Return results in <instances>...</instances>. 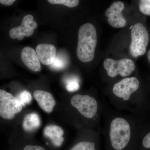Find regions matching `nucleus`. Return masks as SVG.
<instances>
[{"label":"nucleus","instance_id":"22","mask_svg":"<svg viewBox=\"0 0 150 150\" xmlns=\"http://www.w3.org/2000/svg\"><path fill=\"white\" fill-rule=\"evenodd\" d=\"M142 144L146 149H150V131L144 137L142 141Z\"/></svg>","mask_w":150,"mask_h":150},{"label":"nucleus","instance_id":"21","mask_svg":"<svg viewBox=\"0 0 150 150\" xmlns=\"http://www.w3.org/2000/svg\"><path fill=\"white\" fill-rule=\"evenodd\" d=\"M33 20V17L31 15H27L25 16L22 21L21 25L23 26H28L30 23Z\"/></svg>","mask_w":150,"mask_h":150},{"label":"nucleus","instance_id":"15","mask_svg":"<svg viewBox=\"0 0 150 150\" xmlns=\"http://www.w3.org/2000/svg\"><path fill=\"white\" fill-rule=\"evenodd\" d=\"M94 143L88 142H82L75 145L70 150H95Z\"/></svg>","mask_w":150,"mask_h":150},{"label":"nucleus","instance_id":"16","mask_svg":"<svg viewBox=\"0 0 150 150\" xmlns=\"http://www.w3.org/2000/svg\"><path fill=\"white\" fill-rule=\"evenodd\" d=\"M48 1L52 4H62L70 8L77 6L79 3L78 0H48Z\"/></svg>","mask_w":150,"mask_h":150},{"label":"nucleus","instance_id":"3","mask_svg":"<svg viewBox=\"0 0 150 150\" xmlns=\"http://www.w3.org/2000/svg\"><path fill=\"white\" fill-rule=\"evenodd\" d=\"M131 42L129 50L134 57L142 56L146 53L149 42V33L146 28L138 23L131 28Z\"/></svg>","mask_w":150,"mask_h":150},{"label":"nucleus","instance_id":"4","mask_svg":"<svg viewBox=\"0 0 150 150\" xmlns=\"http://www.w3.org/2000/svg\"><path fill=\"white\" fill-rule=\"evenodd\" d=\"M18 98L4 90H0V115L6 120H11L22 110Z\"/></svg>","mask_w":150,"mask_h":150},{"label":"nucleus","instance_id":"12","mask_svg":"<svg viewBox=\"0 0 150 150\" xmlns=\"http://www.w3.org/2000/svg\"><path fill=\"white\" fill-rule=\"evenodd\" d=\"M64 132L61 126L55 125H49L46 126L43 131L45 137L49 139L56 146H62L64 142Z\"/></svg>","mask_w":150,"mask_h":150},{"label":"nucleus","instance_id":"2","mask_svg":"<svg viewBox=\"0 0 150 150\" xmlns=\"http://www.w3.org/2000/svg\"><path fill=\"white\" fill-rule=\"evenodd\" d=\"M109 137L112 147L117 150L123 149L131 139V129L129 122L123 118L113 119L110 123Z\"/></svg>","mask_w":150,"mask_h":150},{"label":"nucleus","instance_id":"19","mask_svg":"<svg viewBox=\"0 0 150 150\" xmlns=\"http://www.w3.org/2000/svg\"><path fill=\"white\" fill-rule=\"evenodd\" d=\"M66 65L65 60L60 56H56V59L52 64L50 65L51 68L56 70L62 69L64 68Z\"/></svg>","mask_w":150,"mask_h":150},{"label":"nucleus","instance_id":"8","mask_svg":"<svg viewBox=\"0 0 150 150\" xmlns=\"http://www.w3.org/2000/svg\"><path fill=\"white\" fill-rule=\"evenodd\" d=\"M124 8V5L123 2L116 1L112 3L105 11V16L108 17V23L112 27L120 28L126 25V21L122 14Z\"/></svg>","mask_w":150,"mask_h":150},{"label":"nucleus","instance_id":"24","mask_svg":"<svg viewBox=\"0 0 150 150\" xmlns=\"http://www.w3.org/2000/svg\"><path fill=\"white\" fill-rule=\"evenodd\" d=\"M15 1V0H1L0 3L4 5L9 6L12 5Z\"/></svg>","mask_w":150,"mask_h":150},{"label":"nucleus","instance_id":"20","mask_svg":"<svg viewBox=\"0 0 150 150\" xmlns=\"http://www.w3.org/2000/svg\"><path fill=\"white\" fill-rule=\"evenodd\" d=\"M79 84L78 81L76 79L71 80L67 84V89L69 92H74L78 90L79 88Z\"/></svg>","mask_w":150,"mask_h":150},{"label":"nucleus","instance_id":"14","mask_svg":"<svg viewBox=\"0 0 150 150\" xmlns=\"http://www.w3.org/2000/svg\"><path fill=\"white\" fill-rule=\"evenodd\" d=\"M34 30L28 26H23L21 25L18 27L11 28L9 31L10 36L13 39L17 38L19 35H24L26 37H30L34 33Z\"/></svg>","mask_w":150,"mask_h":150},{"label":"nucleus","instance_id":"26","mask_svg":"<svg viewBox=\"0 0 150 150\" xmlns=\"http://www.w3.org/2000/svg\"><path fill=\"white\" fill-rule=\"evenodd\" d=\"M147 56L148 60H149V62L150 63V50L149 51V52H148Z\"/></svg>","mask_w":150,"mask_h":150},{"label":"nucleus","instance_id":"25","mask_svg":"<svg viewBox=\"0 0 150 150\" xmlns=\"http://www.w3.org/2000/svg\"><path fill=\"white\" fill-rule=\"evenodd\" d=\"M24 37L25 36L24 35H21V34H20V35H19L18 36L17 39L18 40H23V38H24Z\"/></svg>","mask_w":150,"mask_h":150},{"label":"nucleus","instance_id":"13","mask_svg":"<svg viewBox=\"0 0 150 150\" xmlns=\"http://www.w3.org/2000/svg\"><path fill=\"white\" fill-rule=\"evenodd\" d=\"M40 124L41 121L39 115L35 112H31L25 116L22 127L25 131L31 132L38 129Z\"/></svg>","mask_w":150,"mask_h":150},{"label":"nucleus","instance_id":"18","mask_svg":"<svg viewBox=\"0 0 150 150\" xmlns=\"http://www.w3.org/2000/svg\"><path fill=\"white\" fill-rule=\"evenodd\" d=\"M139 8L142 13L150 16V0L140 1Z\"/></svg>","mask_w":150,"mask_h":150},{"label":"nucleus","instance_id":"5","mask_svg":"<svg viewBox=\"0 0 150 150\" xmlns=\"http://www.w3.org/2000/svg\"><path fill=\"white\" fill-rule=\"evenodd\" d=\"M103 66L110 77H114L118 74L123 77L127 76L131 74L135 69L134 62L128 59L118 60L107 59L103 62Z\"/></svg>","mask_w":150,"mask_h":150},{"label":"nucleus","instance_id":"17","mask_svg":"<svg viewBox=\"0 0 150 150\" xmlns=\"http://www.w3.org/2000/svg\"><path fill=\"white\" fill-rule=\"evenodd\" d=\"M17 98L21 103L23 106H25L26 105L29 104L32 101V97L31 94L27 91L21 92L19 94Z\"/></svg>","mask_w":150,"mask_h":150},{"label":"nucleus","instance_id":"6","mask_svg":"<svg viewBox=\"0 0 150 150\" xmlns=\"http://www.w3.org/2000/svg\"><path fill=\"white\" fill-rule=\"evenodd\" d=\"M71 103L82 115L88 118H93L97 112L96 100L88 95H75L71 98Z\"/></svg>","mask_w":150,"mask_h":150},{"label":"nucleus","instance_id":"23","mask_svg":"<svg viewBox=\"0 0 150 150\" xmlns=\"http://www.w3.org/2000/svg\"><path fill=\"white\" fill-rule=\"evenodd\" d=\"M23 150H46L44 148L38 146L28 145L25 147Z\"/></svg>","mask_w":150,"mask_h":150},{"label":"nucleus","instance_id":"9","mask_svg":"<svg viewBox=\"0 0 150 150\" xmlns=\"http://www.w3.org/2000/svg\"><path fill=\"white\" fill-rule=\"evenodd\" d=\"M22 61L25 66L34 72L40 71L41 65L36 51L31 47H25L21 53Z\"/></svg>","mask_w":150,"mask_h":150},{"label":"nucleus","instance_id":"11","mask_svg":"<svg viewBox=\"0 0 150 150\" xmlns=\"http://www.w3.org/2000/svg\"><path fill=\"white\" fill-rule=\"evenodd\" d=\"M35 51L40 62L43 65H51L56 59V48L52 44H38L35 48Z\"/></svg>","mask_w":150,"mask_h":150},{"label":"nucleus","instance_id":"10","mask_svg":"<svg viewBox=\"0 0 150 150\" xmlns=\"http://www.w3.org/2000/svg\"><path fill=\"white\" fill-rule=\"evenodd\" d=\"M33 97L38 105L44 112L50 113L53 111L56 102L50 93L38 90L34 92Z\"/></svg>","mask_w":150,"mask_h":150},{"label":"nucleus","instance_id":"7","mask_svg":"<svg viewBox=\"0 0 150 150\" xmlns=\"http://www.w3.org/2000/svg\"><path fill=\"white\" fill-rule=\"evenodd\" d=\"M139 81L137 78H126L114 85L112 92L116 96L127 100L131 95L139 89Z\"/></svg>","mask_w":150,"mask_h":150},{"label":"nucleus","instance_id":"1","mask_svg":"<svg viewBox=\"0 0 150 150\" xmlns=\"http://www.w3.org/2000/svg\"><path fill=\"white\" fill-rule=\"evenodd\" d=\"M97 42L96 29L93 25L86 23L81 25L78 33L76 54L78 58L83 62L93 60Z\"/></svg>","mask_w":150,"mask_h":150}]
</instances>
